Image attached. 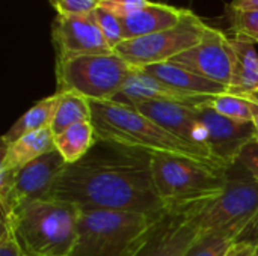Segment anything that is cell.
<instances>
[{"instance_id": "1", "label": "cell", "mask_w": 258, "mask_h": 256, "mask_svg": "<svg viewBox=\"0 0 258 256\" xmlns=\"http://www.w3.org/2000/svg\"><path fill=\"white\" fill-rule=\"evenodd\" d=\"M50 199L80 210L166 211L154 187L151 154L109 140H97L80 161L67 164Z\"/></svg>"}, {"instance_id": "2", "label": "cell", "mask_w": 258, "mask_h": 256, "mask_svg": "<svg viewBox=\"0 0 258 256\" xmlns=\"http://www.w3.org/2000/svg\"><path fill=\"white\" fill-rule=\"evenodd\" d=\"M91 122L95 128L98 140L115 142L147 151L150 154H174L190 157L224 167L218 163L209 148L197 146L177 137L127 103L118 100L91 101Z\"/></svg>"}, {"instance_id": "3", "label": "cell", "mask_w": 258, "mask_h": 256, "mask_svg": "<svg viewBox=\"0 0 258 256\" xmlns=\"http://www.w3.org/2000/svg\"><path fill=\"white\" fill-rule=\"evenodd\" d=\"M80 208L62 201H33L3 222L26 256H70L79 237Z\"/></svg>"}, {"instance_id": "4", "label": "cell", "mask_w": 258, "mask_h": 256, "mask_svg": "<svg viewBox=\"0 0 258 256\" xmlns=\"http://www.w3.org/2000/svg\"><path fill=\"white\" fill-rule=\"evenodd\" d=\"M228 170L190 157L151 154L154 187L166 211L215 201L225 190Z\"/></svg>"}, {"instance_id": "5", "label": "cell", "mask_w": 258, "mask_h": 256, "mask_svg": "<svg viewBox=\"0 0 258 256\" xmlns=\"http://www.w3.org/2000/svg\"><path fill=\"white\" fill-rule=\"evenodd\" d=\"M165 213L82 210L77 243L70 256H135Z\"/></svg>"}, {"instance_id": "6", "label": "cell", "mask_w": 258, "mask_h": 256, "mask_svg": "<svg viewBox=\"0 0 258 256\" xmlns=\"http://www.w3.org/2000/svg\"><path fill=\"white\" fill-rule=\"evenodd\" d=\"M135 68L115 53L56 60V92H73L89 101L116 100Z\"/></svg>"}, {"instance_id": "7", "label": "cell", "mask_w": 258, "mask_h": 256, "mask_svg": "<svg viewBox=\"0 0 258 256\" xmlns=\"http://www.w3.org/2000/svg\"><path fill=\"white\" fill-rule=\"evenodd\" d=\"M212 27L190 9L187 15L172 29L157 32L148 36L122 41L113 48V53L122 57L135 69L150 65L169 62L180 53L195 47L209 33Z\"/></svg>"}, {"instance_id": "8", "label": "cell", "mask_w": 258, "mask_h": 256, "mask_svg": "<svg viewBox=\"0 0 258 256\" xmlns=\"http://www.w3.org/2000/svg\"><path fill=\"white\" fill-rule=\"evenodd\" d=\"M65 167V160L54 149L26 164L20 170L0 169L2 223L8 222L24 204L50 199Z\"/></svg>"}, {"instance_id": "9", "label": "cell", "mask_w": 258, "mask_h": 256, "mask_svg": "<svg viewBox=\"0 0 258 256\" xmlns=\"http://www.w3.org/2000/svg\"><path fill=\"white\" fill-rule=\"evenodd\" d=\"M258 213V181L243 172L239 177H230L225 190L219 198L206 204L198 213V226L201 235L225 229L231 225L248 222Z\"/></svg>"}, {"instance_id": "10", "label": "cell", "mask_w": 258, "mask_h": 256, "mask_svg": "<svg viewBox=\"0 0 258 256\" xmlns=\"http://www.w3.org/2000/svg\"><path fill=\"white\" fill-rule=\"evenodd\" d=\"M204 205L206 204L166 211L151 228L135 256L187 255L201 235L198 226V213Z\"/></svg>"}, {"instance_id": "11", "label": "cell", "mask_w": 258, "mask_h": 256, "mask_svg": "<svg viewBox=\"0 0 258 256\" xmlns=\"http://www.w3.org/2000/svg\"><path fill=\"white\" fill-rule=\"evenodd\" d=\"M169 62L227 88H230L233 80L234 51L230 38L213 27L200 44L180 53Z\"/></svg>"}, {"instance_id": "12", "label": "cell", "mask_w": 258, "mask_h": 256, "mask_svg": "<svg viewBox=\"0 0 258 256\" xmlns=\"http://www.w3.org/2000/svg\"><path fill=\"white\" fill-rule=\"evenodd\" d=\"M51 41L56 50V60L85 54L113 53L92 12L71 17L57 15L51 24Z\"/></svg>"}, {"instance_id": "13", "label": "cell", "mask_w": 258, "mask_h": 256, "mask_svg": "<svg viewBox=\"0 0 258 256\" xmlns=\"http://www.w3.org/2000/svg\"><path fill=\"white\" fill-rule=\"evenodd\" d=\"M198 112L207 128L210 152L225 169L234 167L243 148L254 140L252 122H237L207 107H198Z\"/></svg>"}, {"instance_id": "14", "label": "cell", "mask_w": 258, "mask_h": 256, "mask_svg": "<svg viewBox=\"0 0 258 256\" xmlns=\"http://www.w3.org/2000/svg\"><path fill=\"white\" fill-rule=\"evenodd\" d=\"M133 107L177 137L192 145L209 148L207 128L200 118L198 107L172 101H141L133 104Z\"/></svg>"}, {"instance_id": "15", "label": "cell", "mask_w": 258, "mask_h": 256, "mask_svg": "<svg viewBox=\"0 0 258 256\" xmlns=\"http://www.w3.org/2000/svg\"><path fill=\"white\" fill-rule=\"evenodd\" d=\"M207 97L209 95H190L186 92H180L151 77L150 74L141 69H135L116 100L130 106L141 101H172L198 107Z\"/></svg>"}, {"instance_id": "16", "label": "cell", "mask_w": 258, "mask_h": 256, "mask_svg": "<svg viewBox=\"0 0 258 256\" xmlns=\"http://www.w3.org/2000/svg\"><path fill=\"white\" fill-rule=\"evenodd\" d=\"M187 12L189 9L175 8L162 2H151L148 6L121 20L124 41L172 29L181 23Z\"/></svg>"}, {"instance_id": "17", "label": "cell", "mask_w": 258, "mask_h": 256, "mask_svg": "<svg viewBox=\"0 0 258 256\" xmlns=\"http://www.w3.org/2000/svg\"><path fill=\"white\" fill-rule=\"evenodd\" d=\"M141 71L150 74L151 77L160 80L162 83L190 95H219L228 92V88L207 80L180 65H175L172 62H163L150 65L145 68H141Z\"/></svg>"}, {"instance_id": "18", "label": "cell", "mask_w": 258, "mask_h": 256, "mask_svg": "<svg viewBox=\"0 0 258 256\" xmlns=\"http://www.w3.org/2000/svg\"><path fill=\"white\" fill-rule=\"evenodd\" d=\"M54 151V134L50 127L26 134L11 143L2 145L0 169L20 170L36 158Z\"/></svg>"}, {"instance_id": "19", "label": "cell", "mask_w": 258, "mask_h": 256, "mask_svg": "<svg viewBox=\"0 0 258 256\" xmlns=\"http://www.w3.org/2000/svg\"><path fill=\"white\" fill-rule=\"evenodd\" d=\"M234 51L233 80L228 88L230 94L258 95V53L255 44L240 38H230Z\"/></svg>"}, {"instance_id": "20", "label": "cell", "mask_w": 258, "mask_h": 256, "mask_svg": "<svg viewBox=\"0 0 258 256\" xmlns=\"http://www.w3.org/2000/svg\"><path fill=\"white\" fill-rule=\"evenodd\" d=\"M59 103V94H53L50 97H45L39 100L36 104H33L27 112H24L12 125L11 128L3 134L2 145L11 143L26 134H30L33 131L47 128L51 125V121L56 113V107Z\"/></svg>"}, {"instance_id": "21", "label": "cell", "mask_w": 258, "mask_h": 256, "mask_svg": "<svg viewBox=\"0 0 258 256\" xmlns=\"http://www.w3.org/2000/svg\"><path fill=\"white\" fill-rule=\"evenodd\" d=\"M97 133L91 121L70 127L54 136V149L62 155L67 164L80 161L97 143Z\"/></svg>"}, {"instance_id": "22", "label": "cell", "mask_w": 258, "mask_h": 256, "mask_svg": "<svg viewBox=\"0 0 258 256\" xmlns=\"http://www.w3.org/2000/svg\"><path fill=\"white\" fill-rule=\"evenodd\" d=\"M57 94H59V103L50 125L54 136L60 134L62 131L68 130L73 125L88 122L92 119L89 100L73 92H57Z\"/></svg>"}, {"instance_id": "23", "label": "cell", "mask_w": 258, "mask_h": 256, "mask_svg": "<svg viewBox=\"0 0 258 256\" xmlns=\"http://www.w3.org/2000/svg\"><path fill=\"white\" fill-rule=\"evenodd\" d=\"M248 226V222H242L216 232L200 235L186 256H228Z\"/></svg>"}, {"instance_id": "24", "label": "cell", "mask_w": 258, "mask_h": 256, "mask_svg": "<svg viewBox=\"0 0 258 256\" xmlns=\"http://www.w3.org/2000/svg\"><path fill=\"white\" fill-rule=\"evenodd\" d=\"M198 107H207L237 122H252L251 103L246 97L242 95H236L230 92L219 94V95H209Z\"/></svg>"}, {"instance_id": "25", "label": "cell", "mask_w": 258, "mask_h": 256, "mask_svg": "<svg viewBox=\"0 0 258 256\" xmlns=\"http://www.w3.org/2000/svg\"><path fill=\"white\" fill-rule=\"evenodd\" d=\"M228 15L236 38L258 44V9H233L228 6Z\"/></svg>"}, {"instance_id": "26", "label": "cell", "mask_w": 258, "mask_h": 256, "mask_svg": "<svg viewBox=\"0 0 258 256\" xmlns=\"http://www.w3.org/2000/svg\"><path fill=\"white\" fill-rule=\"evenodd\" d=\"M94 20L97 21L104 39L107 41L109 47L113 50L118 44H121L124 41V35H122V23L121 18L115 17L113 14H110L109 11H106L104 8H101L100 5L94 9L92 12Z\"/></svg>"}, {"instance_id": "27", "label": "cell", "mask_w": 258, "mask_h": 256, "mask_svg": "<svg viewBox=\"0 0 258 256\" xmlns=\"http://www.w3.org/2000/svg\"><path fill=\"white\" fill-rule=\"evenodd\" d=\"M48 3L56 9L57 15H86L94 12L100 0H48Z\"/></svg>"}, {"instance_id": "28", "label": "cell", "mask_w": 258, "mask_h": 256, "mask_svg": "<svg viewBox=\"0 0 258 256\" xmlns=\"http://www.w3.org/2000/svg\"><path fill=\"white\" fill-rule=\"evenodd\" d=\"M151 0H100V6L113 14L118 18H125L136 11L148 6Z\"/></svg>"}, {"instance_id": "29", "label": "cell", "mask_w": 258, "mask_h": 256, "mask_svg": "<svg viewBox=\"0 0 258 256\" xmlns=\"http://www.w3.org/2000/svg\"><path fill=\"white\" fill-rule=\"evenodd\" d=\"M236 166L258 181V142H249L237 158Z\"/></svg>"}, {"instance_id": "30", "label": "cell", "mask_w": 258, "mask_h": 256, "mask_svg": "<svg viewBox=\"0 0 258 256\" xmlns=\"http://www.w3.org/2000/svg\"><path fill=\"white\" fill-rule=\"evenodd\" d=\"M0 256H26L20 249L12 229L8 225H2V237H0Z\"/></svg>"}, {"instance_id": "31", "label": "cell", "mask_w": 258, "mask_h": 256, "mask_svg": "<svg viewBox=\"0 0 258 256\" xmlns=\"http://www.w3.org/2000/svg\"><path fill=\"white\" fill-rule=\"evenodd\" d=\"M258 244L252 241H237L228 256H257Z\"/></svg>"}, {"instance_id": "32", "label": "cell", "mask_w": 258, "mask_h": 256, "mask_svg": "<svg viewBox=\"0 0 258 256\" xmlns=\"http://www.w3.org/2000/svg\"><path fill=\"white\" fill-rule=\"evenodd\" d=\"M239 241H252V243L258 244V213L257 216L252 219L251 225L246 228V231L243 232V235H242V238Z\"/></svg>"}, {"instance_id": "33", "label": "cell", "mask_w": 258, "mask_h": 256, "mask_svg": "<svg viewBox=\"0 0 258 256\" xmlns=\"http://www.w3.org/2000/svg\"><path fill=\"white\" fill-rule=\"evenodd\" d=\"M245 97L251 103V109H252V125H254V140L258 142V95H245Z\"/></svg>"}, {"instance_id": "34", "label": "cell", "mask_w": 258, "mask_h": 256, "mask_svg": "<svg viewBox=\"0 0 258 256\" xmlns=\"http://www.w3.org/2000/svg\"><path fill=\"white\" fill-rule=\"evenodd\" d=\"M228 6L233 9H258V0H231Z\"/></svg>"}, {"instance_id": "35", "label": "cell", "mask_w": 258, "mask_h": 256, "mask_svg": "<svg viewBox=\"0 0 258 256\" xmlns=\"http://www.w3.org/2000/svg\"><path fill=\"white\" fill-rule=\"evenodd\" d=\"M257 256H258V255H257Z\"/></svg>"}]
</instances>
